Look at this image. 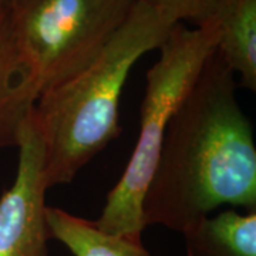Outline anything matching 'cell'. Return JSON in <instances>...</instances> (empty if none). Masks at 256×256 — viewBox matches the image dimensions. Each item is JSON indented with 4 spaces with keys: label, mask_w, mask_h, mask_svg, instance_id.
<instances>
[{
    "label": "cell",
    "mask_w": 256,
    "mask_h": 256,
    "mask_svg": "<svg viewBox=\"0 0 256 256\" xmlns=\"http://www.w3.org/2000/svg\"><path fill=\"white\" fill-rule=\"evenodd\" d=\"M218 44L215 23L194 28L176 23L146 72L137 141L118 182L108 192L96 225L111 235L141 236L142 198L154 172L168 124Z\"/></svg>",
    "instance_id": "obj_3"
},
{
    "label": "cell",
    "mask_w": 256,
    "mask_h": 256,
    "mask_svg": "<svg viewBox=\"0 0 256 256\" xmlns=\"http://www.w3.org/2000/svg\"><path fill=\"white\" fill-rule=\"evenodd\" d=\"M208 18L218 32L220 58L242 87L256 92V0H218Z\"/></svg>",
    "instance_id": "obj_6"
},
{
    "label": "cell",
    "mask_w": 256,
    "mask_h": 256,
    "mask_svg": "<svg viewBox=\"0 0 256 256\" xmlns=\"http://www.w3.org/2000/svg\"><path fill=\"white\" fill-rule=\"evenodd\" d=\"M30 117V116H28ZM14 182L0 198V256H47V185L42 142L28 118L18 141Z\"/></svg>",
    "instance_id": "obj_5"
},
{
    "label": "cell",
    "mask_w": 256,
    "mask_h": 256,
    "mask_svg": "<svg viewBox=\"0 0 256 256\" xmlns=\"http://www.w3.org/2000/svg\"><path fill=\"white\" fill-rule=\"evenodd\" d=\"M181 234L186 256H256V210L208 215Z\"/></svg>",
    "instance_id": "obj_7"
},
{
    "label": "cell",
    "mask_w": 256,
    "mask_h": 256,
    "mask_svg": "<svg viewBox=\"0 0 256 256\" xmlns=\"http://www.w3.org/2000/svg\"><path fill=\"white\" fill-rule=\"evenodd\" d=\"M176 22L137 0L124 24L88 66L43 92L30 112L43 150L47 188L70 184L118 137V106L132 66L160 48Z\"/></svg>",
    "instance_id": "obj_2"
},
{
    "label": "cell",
    "mask_w": 256,
    "mask_h": 256,
    "mask_svg": "<svg viewBox=\"0 0 256 256\" xmlns=\"http://www.w3.org/2000/svg\"><path fill=\"white\" fill-rule=\"evenodd\" d=\"M52 239H57L74 256H151L141 244V236L111 235L94 220L76 216L60 208H46Z\"/></svg>",
    "instance_id": "obj_9"
},
{
    "label": "cell",
    "mask_w": 256,
    "mask_h": 256,
    "mask_svg": "<svg viewBox=\"0 0 256 256\" xmlns=\"http://www.w3.org/2000/svg\"><path fill=\"white\" fill-rule=\"evenodd\" d=\"M218 52L174 112L142 198L144 226L182 232L222 205L256 210V146Z\"/></svg>",
    "instance_id": "obj_1"
},
{
    "label": "cell",
    "mask_w": 256,
    "mask_h": 256,
    "mask_svg": "<svg viewBox=\"0 0 256 256\" xmlns=\"http://www.w3.org/2000/svg\"><path fill=\"white\" fill-rule=\"evenodd\" d=\"M37 92L18 68L4 12L0 13V150L18 146Z\"/></svg>",
    "instance_id": "obj_8"
},
{
    "label": "cell",
    "mask_w": 256,
    "mask_h": 256,
    "mask_svg": "<svg viewBox=\"0 0 256 256\" xmlns=\"http://www.w3.org/2000/svg\"><path fill=\"white\" fill-rule=\"evenodd\" d=\"M137 0H10L4 10L20 72L37 92L92 63Z\"/></svg>",
    "instance_id": "obj_4"
},
{
    "label": "cell",
    "mask_w": 256,
    "mask_h": 256,
    "mask_svg": "<svg viewBox=\"0 0 256 256\" xmlns=\"http://www.w3.org/2000/svg\"><path fill=\"white\" fill-rule=\"evenodd\" d=\"M9 2H10V0H0V13L6 10L8 4H9Z\"/></svg>",
    "instance_id": "obj_11"
},
{
    "label": "cell",
    "mask_w": 256,
    "mask_h": 256,
    "mask_svg": "<svg viewBox=\"0 0 256 256\" xmlns=\"http://www.w3.org/2000/svg\"><path fill=\"white\" fill-rule=\"evenodd\" d=\"M151 4L160 12L165 13L168 18L176 23H182L185 20L192 22L198 26L204 20L210 18L218 0H141Z\"/></svg>",
    "instance_id": "obj_10"
}]
</instances>
